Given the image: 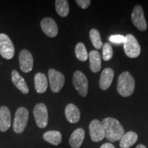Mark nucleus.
Here are the masks:
<instances>
[{"instance_id": "nucleus-1", "label": "nucleus", "mask_w": 148, "mask_h": 148, "mask_svg": "<svg viewBox=\"0 0 148 148\" xmlns=\"http://www.w3.org/2000/svg\"><path fill=\"white\" fill-rule=\"evenodd\" d=\"M101 124L103 127L105 138L110 142L120 140L125 134L124 128L117 119L107 117L103 119Z\"/></svg>"}, {"instance_id": "nucleus-2", "label": "nucleus", "mask_w": 148, "mask_h": 148, "mask_svg": "<svg viewBox=\"0 0 148 148\" xmlns=\"http://www.w3.org/2000/svg\"><path fill=\"white\" fill-rule=\"evenodd\" d=\"M135 88L134 77L127 71L123 72L118 77L117 92L122 97L132 95Z\"/></svg>"}, {"instance_id": "nucleus-3", "label": "nucleus", "mask_w": 148, "mask_h": 148, "mask_svg": "<svg viewBox=\"0 0 148 148\" xmlns=\"http://www.w3.org/2000/svg\"><path fill=\"white\" fill-rule=\"evenodd\" d=\"M29 119V112L25 107H19L15 112L14 123L12 125L14 132L21 134L25 130Z\"/></svg>"}, {"instance_id": "nucleus-4", "label": "nucleus", "mask_w": 148, "mask_h": 148, "mask_svg": "<svg viewBox=\"0 0 148 148\" xmlns=\"http://www.w3.org/2000/svg\"><path fill=\"white\" fill-rule=\"evenodd\" d=\"M123 48L125 53L129 58H137L140 53V46L136 38L132 34H129L125 36Z\"/></svg>"}, {"instance_id": "nucleus-5", "label": "nucleus", "mask_w": 148, "mask_h": 148, "mask_svg": "<svg viewBox=\"0 0 148 148\" xmlns=\"http://www.w3.org/2000/svg\"><path fill=\"white\" fill-rule=\"evenodd\" d=\"M15 49L13 42L8 35L0 34V55L6 60H10L14 57Z\"/></svg>"}, {"instance_id": "nucleus-6", "label": "nucleus", "mask_w": 148, "mask_h": 148, "mask_svg": "<svg viewBox=\"0 0 148 148\" xmlns=\"http://www.w3.org/2000/svg\"><path fill=\"white\" fill-rule=\"evenodd\" d=\"M48 77L52 92L56 93L60 92L65 82V77L63 74L54 69H50L48 71Z\"/></svg>"}, {"instance_id": "nucleus-7", "label": "nucleus", "mask_w": 148, "mask_h": 148, "mask_svg": "<svg viewBox=\"0 0 148 148\" xmlns=\"http://www.w3.org/2000/svg\"><path fill=\"white\" fill-rule=\"evenodd\" d=\"M36 125L40 128H45L48 124V111L45 103H39L35 106L33 110Z\"/></svg>"}, {"instance_id": "nucleus-8", "label": "nucleus", "mask_w": 148, "mask_h": 148, "mask_svg": "<svg viewBox=\"0 0 148 148\" xmlns=\"http://www.w3.org/2000/svg\"><path fill=\"white\" fill-rule=\"evenodd\" d=\"M74 87L82 97H85L88 93V82L86 75L80 71H76L73 75Z\"/></svg>"}, {"instance_id": "nucleus-9", "label": "nucleus", "mask_w": 148, "mask_h": 148, "mask_svg": "<svg viewBox=\"0 0 148 148\" xmlns=\"http://www.w3.org/2000/svg\"><path fill=\"white\" fill-rule=\"evenodd\" d=\"M131 18L134 26L140 31H145L147 29V23L142 6L136 5L134 7L131 14Z\"/></svg>"}, {"instance_id": "nucleus-10", "label": "nucleus", "mask_w": 148, "mask_h": 148, "mask_svg": "<svg viewBox=\"0 0 148 148\" xmlns=\"http://www.w3.org/2000/svg\"><path fill=\"white\" fill-rule=\"evenodd\" d=\"M89 133L92 141H101L105 138L103 127L101 122L98 119H93L89 124Z\"/></svg>"}, {"instance_id": "nucleus-11", "label": "nucleus", "mask_w": 148, "mask_h": 148, "mask_svg": "<svg viewBox=\"0 0 148 148\" xmlns=\"http://www.w3.org/2000/svg\"><path fill=\"white\" fill-rule=\"evenodd\" d=\"M19 65L21 71L24 73H29L32 70L34 60L31 52L27 49H23L18 56Z\"/></svg>"}, {"instance_id": "nucleus-12", "label": "nucleus", "mask_w": 148, "mask_h": 148, "mask_svg": "<svg viewBox=\"0 0 148 148\" xmlns=\"http://www.w3.org/2000/svg\"><path fill=\"white\" fill-rule=\"evenodd\" d=\"M40 27L45 34L50 38H54L58 35V25L52 18L46 17L42 19L40 22Z\"/></svg>"}, {"instance_id": "nucleus-13", "label": "nucleus", "mask_w": 148, "mask_h": 148, "mask_svg": "<svg viewBox=\"0 0 148 148\" xmlns=\"http://www.w3.org/2000/svg\"><path fill=\"white\" fill-rule=\"evenodd\" d=\"M11 125V113L7 106L0 107V132H6Z\"/></svg>"}, {"instance_id": "nucleus-14", "label": "nucleus", "mask_w": 148, "mask_h": 148, "mask_svg": "<svg viewBox=\"0 0 148 148\" xmlns=\"http://www.w3.org/2000/svg\"><path fill=\"white\" fill-rule=\"evenodd\" d=\"M114 71L110 68L103 70L99 79V85L101 90H106L110 87L114 78Z\"/></svg>"}, {"instance_id": "nucleus-15", "label": "nucleus", "mask_w": 148, "mask_h": 148, "mask_svg": "<svg viewBox=\"0 0 148 148\" xmlns=\"http://www.w3.org/2000/svg\"><path fill=\"white\" fill-rule=\"evenodd\" d=\"M12 82L14 86L23 94H27L29 92V88L27 83L23 77L20 75L16 70H12L11 73Z\"/></svg>"}, {"instance_id": "nucleus-16", "label": "nucleus", "mask_w": 148, "mask_h": 148, "mask_svg": "<svg viewBox=\"0 0 148 148\" xmlns=\"http://www.w3.org/2000/svg\"><path fill=\"white\" fill-rule=\"evenodd\" d=\"M65 116L67 121L71 123H75L80 119V112L77 107L73 103H69L65 108Z\"/></svg>"}, {"instance_id": "nucleus-17", "label": "nucleus", "mask_w": 148, "mask_h": 148, "mask_svg": "<svg viewBox=\"0 0 148 148\" xmlns=\"http://www.w3.org/2000/svg\"><path fill=\"white\" fill-rule=\"evenodd\" d=\"M85 137L84 129L77 128L74 130L69 138V145L72 148H79L82 145Z\"/></svg>"}, {"instance_id": "nucleus-18", "label": "nucleus", "mask_w": 148, "mask_h": 148, "mask_svg": "<svg viewBox=\"0 0 148 148\" xmlns=\"http://www.w3.org/2000/svg\"><path fill=\"white\" fill-rule=\"evenodd\" d=\"M48 82L46 75L42 73H37L34 75V87L38 93H44L47 90Z\"/></svg>"}, {"instance_id": "nucleus-19", "label": "nucleus", "mask_w": 148, "mask_h": 148, "mask_svg": "<svg viewBox=\"0 0 148 148\" xmlns=\"http://www.w3.org/2000/svg\"><path fill=\"white\" fill-rule=\"evenodd\" d=\"M90 62V69L93 73H97L100 71L101 66V58L100 53L98 51L92 50L88 54Z\"/></svg>"}, {"instance_id": "nucleus-20", "label": "nucleus", "mask_w": 148, "mask_h": 148, "mask_svg": "<svg viewBox=\"0 0 148 148\" xmlns=\"http://www.w3.org/2000/svg\"><path fill=\"white\" fill-rule=\"evenodd\" d=\"M138 135L133 131H129L123 134L120 140L119 145L121 148H129L137 141Z\"/></svg>"}, {"instance_id": "nucleus-21", "label": "nucleus", "mask_w": 148, "mask_h": 148, "mask_svg": "<svg viewBox=\"0 0 148 148\" xmlns=\"http://www.w3.org/2000/svg\"><path fill=\"white\" fill-rule=\"evenodd\" d=\"M45 141L53 145H58L62 141V134L56 130L47 131L42 136Z\"/></svg>"}, {"instance_id": "nucleus-22", "label": "nucleus", "mask_w": 148, "mask_h": 148, "mask_svg": "<svg viewBox=\"0 0 148 148\" xmlns=\"http://www.w3.org/2000/svg\"><path fill=\"white\" fill-rule=\"evenodd\" d=\"M56 10L59 16L66 17L69 13V5L66 0H56L55 1Z\"/></svg>"}, {"instance_id": "nucleus-23", "label": "nucleus", "mask_w": 148, "mask_h": 148, "mask_svg": "<svg viewBox=\"0 0 148 148\" xmlns=\"http://www.w3.org/2000/svg\"><path fill=\"white\" fill-rule=\"evenodd\" d=\"M89 35L92 45L97 49L102 48L103 44L99 31L97 29H91L90 30Z\"/></svg>"}, {"instance_id": "nucleus-24", "label": "nucleus", "mask_w": 148, "mask_h": 148, "mask_svg": "<svg viewBox=\"0 0 148 148\" xmlns=\"http://www.w3.org/2000/svg\"><path fill=\"white\" fill-rule=\"evenodd\" d=\"M75 53L76 58L79 60L84 62L88 59V52L86 47L82 42H78L75 46Z\"/></svg>"}, {"instance_id": "nucleus-25", "label": "nucleus", "mask_w": 148, "mask_h": 148, "mask_svg": "<svg viewBox=\"0 0 148 148\" xmlns=\"http://www.w3.org/2000/svg\"><path fill=\"white\" fill-rule=\"evenodd\" d=\"M102 56L103 59L105 61H108L112 59L113 56V50L112 46L109 42H106L102 47Z\"/></svg>"}, {"instance_id": "nucleus-26", "label": "nucleus", "mask_w": 148, "mask_h": 148, "mask_svg": "<svg viewBox=\"0 0 148 148\" xmlns=\"http://www.w3.org/2000/svg\"><path fill=\"white\" fill-rule=\"evenodd\" d=\"M110 42H113L114 44H121L123 43L125 41V36L123 35H112L109 38Z\"/></svg>"}, {"instance_id": "nucleus-27", "label": "nucleus", "mask_w": 148, "mask_h": 148, "mask_svg": "<svg viewBox=\"0 0 148 148\" xmlns=\"http://www.w3.org/2000/svg\"><path fill=\"white\" fill-rule=\"evenodd\" d=\"M75 2L77 3V4L80 8H82V9H86L90 5L91 1L90 0H76Z\"/></svg>"}, {"instance_id": "nucleus-28", "label": "nucleus", "mask_w": 148, "mask_h": 148, "mask_svg": "<svg viewBox=\"0 0 148 148\" xmlns=\"http://www.w3.org/2000/svg\"><path fill=\"white\" fill-rule=\"evenodd\" d=\"M100 148H115V147H114L112 143H106L103 144V145L100 147Z\"/></svg>"}, {"instance_id": "nucleus-29", "label": "nucleus", "mask_w": 148, "mask_h": 148, "mask_svg": "<svg viewBox=\"0 0 148 148\" xmlns=\"http://www.w3.org/2000/svg\"><path fill=\"white\" fill-rule=\"evenodd\" d=\"M136 148H147L144 145H142V144H139V145H137V147Z\"/></svg>"}]
</instances>
